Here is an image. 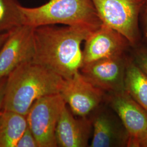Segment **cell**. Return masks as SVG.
Masks as SVG:
<instances>
[{
	"label": "cell",
	"instance_id": "8",
	"mask_svg": "<svg viewBox=\"0 0 147 147\" xmlns=\"http://www.w3.org/2000/svg\"><path fill=\"white\" fill-rule=\"evenodd\" d=\"M34 27L23 25L9 31L0 49V80L18 66L32 61L34 53Z\"/></svg>",
	"mask_w": 147,
	"mask_h": 147
},
{
	"label": "cell",
	"instance_id": "17",
	"mask_svg": "<svg viewBox=\"0 0 147 147\" xmlns=\"http://www.w3.org/2000/svg\"><path fill=\"white\" fill-rule=\"evenodd\" d=\"M16 147H39L35 137L28 127L19 140Z\"/></svg>",
	"mask_w": 147,
	"mask_h": 147
},
{
	"label": "cell",
	"instance_id": "19",
	"mask_svg": "<svg viewBox=\"0 0 147 147\" xmlns=\"http://www.w3.org/2000/svg\"><path fill=\"white\" fill-rule=\"evenodd\" d=\"M5 83L6 80L3 79L0 80V110L3 107L4 98L5 94Z\"/></svg>",
	"mask_w": 147,
	"mask_h": 147
},
{
	"label": "cell",
	"instance_id": "16",
	"mask_svg": "<svg viewBox=\"0 0 147 147\" xmlns=\"http://www.w3.org/2000/svg\"><path fill=\"white\" fill-rule=\"evenodd\" d=\"M130 53L135 63L147 75V44L141 42L132 47Z\"/></svg>",
	"mask_w": 147,
	"mask_h": 147
},
{
	"label": "cell",
	"instance_id": "4",
	"mask_svg": "<svg viewBox=\"0 0 147 147\" xmlns=\"http://www.w3.org/2000/svg\"><path fill=\"white\" fill-rule=\"evenodd\" d=\"M102 24L121 33L134 47L142 42L140 17L144 0H92Z\"/></svg>",
	"mask_w": 147,
	"mask_h": 147
},
{
	"label": "cell",
	"instance_id": "7",
	"mask_svg": "<svg viewBox=\"0 0 147 147\" xmlns=\"http://www.w3.org/2000/svg\"><path fill=\"white\" fill-rule=\"evenodd\" d=\"M129 56L127 54L84 64L80 73L90 83L109 93L125 90L124 80Z\"/></svg>",
	"mask_w": 147,
	"mask_h": 147
},
{
	"label": "cell",
	"instance_id": "21",
	"mask_svg": "<svg viewBox=\"0 0 147 147\" xmlns=\"http://www.w3.org/2000/svg\"><path fill=\"white\" fill-rule=\"evenodd\" d=\"M140 147H147V135L140 143Z\"/></svg>",
	"mask_w": 147,
	"mask_h": 147
},
{
	"label": "cell",
	"instance_id": "9",
	"mask_svg": "<svg viewBox=\"0 0 147 147\" xmlns=\"http://www.w3.org/2000/svg\"><path fill=\"white\" fill-rule=\"evenodd\" d=\"M131 47L130 42L121 33L102 24L84 40L83 65L125 55Z\"/></svg>",
	"mask_w": 147,
	"mask_h": 147
},
{
	"label": "cell",
	"instance_id": "20",
	"mask_svg": "<svg viewBox=\"0 0 147 147\" xmlns=\"http://www.w3.org/2000/svg\"><path fill=\"white\" fill-rule=\"evenodd\" d=\"M9 34V31L0 33V49L4 44V42H5Z\"/></svg>",
	"mask_w": 147,
	"mask_h": 147
},
{
	"label": "cell",
	"instance_id": "2",
	"mask_svg": "<svg viewBox=\"0 0 147 147\" xmlns=\"http://www.w3.org/2000/svg\"><path fill=\"white\" fill-rule=\"evenodd\" d=\"M65 81L58 74L32 61L22 63L8 75L3 109L26 116L37 99L60 93Z\"/></svg>",
	"mask_w": 147,
	"mask_h": 147
},
{
	"label": "cell",
	"instance_id": "3",
	"mask_svg": "<svg viewBox=\"0 0 147 147\" xmlns=\"http://www.w3.org/2000/svg\"><path fill=\"white\" fill-rule=\"evenodd\" d=\"M23 25L33 27L61 24L96 30L102 24L92 0H50L42 5L20 6Z\"/></svg>",
	"mask_w": 147,
	"mask_h": 147
},
{
	"label": "cell",
	"instance_id": "14",
	"mask_svg": "<svg viewBox=\"0 0 147 147\" xmlns=\"http://www.w3.org/2000/svg\"><path fill=\"white\" fill-rule=\"evenodd\" d=\"M125 90L147 111V75L129 56L126 65Z\"/></svg>",
	"mask_w": 147,
	"mask_h": 147
},
{
	"label": "cell",
	"instance_id": "18",
	"mask_svg": "<svg viewBox=\"0 0 147 147\" xmlns=\"http://www.w3.org/2000/svg\"><path fill=\"white\" fill-rule=\"evenodd\" d=\"M141 25L142 42L147 44V0H144L140 17V26Z\"/></svg>",
	"mask_w": 147,
	"mask_h": 147
},
{
	"label": "cell",
	"instance_id": "13",
	"mask_svg": "<svg viewBox=\"0 0 147 147\" xmlns=\"http://www.w3.org/2000/svg\"><path fill=\"white\" fill-rule=\"evenodd\" d=\"M27 127L26 116L12 111L0 113V147H16Z\"/></svg>",
	"mask_w": 147,
	"mask_h": 147
},
{
	"label": "cell",
	"instance_id": "11",
	"mask_svg": "<svg viewBox=\"0 0 147 147\" xmlns=\"http://www.w3.org/2000/svg\"><path fill=\"white\" fill-rule=\"evenodd\" d=\"M99 107L91 119L93 138L90 147H127L129 135L118 116Z\"/></svg>",
	"mask_w": 147,
	"mask_h": 147
},
{
	"label": "cell",
	"instance_id": "6",
	"mask_svg": "<svg viewBox=\"0 0 147 147\" xmlns=\"http://www.w3.org/2000/svg\"><path fill=\"white\" fill-rule=\"evenodd\" d=\"M107 100L129 135L127 147H140L147 135V111L125 90L109 93Z\"/></svg>",
	"mask_w": 147,
	"mask_h": 147
},
{
	"label": "cell",
	"instance_id": "10",
	"mask_svg": "<svg viewBox=\"0 0 147 147\" xmlns=\"http://www.w3.org/2000/svg\"><path fill=\"white\" fill-rule=\"evenodd\" d=\"M60 94L74 115L81 117H88L105 97V92L90 83L80 71L65 80Z\"/></svg>",
	"mask_w": 147,
	"mask_h": 147
},
{
	"label": "cell",
	"instance_id": "12",
	"mask_svg": "<svg viewBox=\"0 0 147 147\" xmlns=\"http://www.w3.org/2000/svg\"><path fill=\"white\" fill-rule=\"evenodd\" d=\"M92 128L91 119L87 117H75L66 104L61 112L56 129L57 147L88 146Z\"/></svg>",
	"mask_w": 147,
	"mask_h": 147
},
{
	"label": "cell",
	"instance_id": "15",
	"mask_svg": "<svg viewBox=\"0 0 147 147\" xmlns=\"http://www.w3.org/2000/svg\"><path fill=\"white\" fill-rule=\"evenodd\" d=\"M20 6L16 0H0V33L23 25Z\"/></svg>",
	"mask_w": 147,
	"mask_h": 147
},
{
	"label": "cell",
	"instance_id": "1",
	"mask_svg": "<svg viewBox=\"0 0 147 147\" xmlns=\"http://www.w3.org/2000/svg\"><path fill=\"white\" fill-rule=\"evenodd\" d=\"M94 30L84 27L56 25L35 27L34 53L32 61L65 80L71 79L83 65L81 44Z\"/></svg>",
	"mask_w": 147,
	"mask_h": 147
},
{
	"label": "cell",
	"instance_id": "5",
	"mask_svg": "<svg viewBox=\"0 0 147 147\" xmlns=\"http://www.w3.org/2000/svg\"><path fill=\"white\" fill-rule=\"evenodd\" d=\"M66 103L60 93L48 95L37 99L26 115L28 127L39 147H57L56 129Z\"/></svg>",
	"mask_w": 147,
	"mask_h": 147
}]
</instances>
